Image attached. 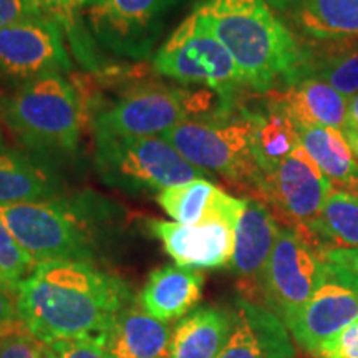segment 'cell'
<instances>
[{"mask_svg":"<svg viewBox=\"0 0 358 358\" xmlns=\"http://www.w3.org/2000/svg\"><path fill=\"white\" fill-rule=\"evenodd\" d=\"M131 303V287L122 277L75 261L37 264L15 292L22 325L43 345L62 338L101 343Z\"/></svg>","mask_w":358,"mask_h":358,"instance_id":"1","label":"cell"},{"mask_svg":"<svg viewBox=\"0 0 358 358\" xmlns=\"http://www.w3.org/2000/svg\"><path fill=\"white\" fill-rule=\"evenodd\" d=\"M194 10L234 58L244 87L266 95L301 80L307 45L266 0H204Z\"/></svg>","mask_w":358,"mask_h":358,"instance_id":"2","label":"cell"},{"mask_svg":"<svg viewBox=\"0 0 358 358\" xmlns=\"http://www.w3.org/2000/svg\"><path fill=\"white\" fill-rule=\"evenodd\" d=\"M0 221L35 264H93L118 224V209L95 192L0 208Z\"/></svg>","mask_w":358,"mask_h":358,"instance_id":"3","label":"cell"},{"mask_svg":"<svg viewBox=\"0 0 358 358\" xmlns=\"http://www.w3.org/2000/svg\"><path fill=\"white\" fill-rule=\"evenodd\" d=\"M0 122L38 158L77 151L83 105L77 90L62 75H45L0 96Z\"/></svg>","mask_w":358,"mask_h":358,"instance_id":"4","label":"cell"},{"mask_svg":"<svg viewBox=\"0 0 358 358\" xmlns=\"http://www.w3.org/2000/svg\"><path fill=\"white\" fill-rule=\"evenodd\" d=\"M159 138L201 171H214L256 191L262 185L264 176L254 159L244 108L234 106L208 118H187Z\"/></svg>","mask_w":358,"mask_h":358,"instance_id":"5","label":"cell"},{"mask_svg":"<svg viewBox=\"0 0 358 358\" xmlns=\"http://www.w3.org/2000/svg\"><path fill=\"white\" fill-rule=\"evenodd\" d=\"M95 134V168L106 186L140 194L159 192L203 178L204 171L158 136L129 138Z\"/></svg>","mask_w":358,"mask_h":358,"instance_id":"6","label":"cell"},{"mask_svg":"<svg viewBox=\"0 0 358 358\" xmlns=\"http://www.w3.org/2000/svg\"><path fill=\"white\" fill-rule=\"evenodd\" d=\"M153 66L163 77L203 85L229 100H236V92L244 87L234 58L196 10L161 45L153 58Z\"/></svg>","mask_w":358,"mask_h":358,"instance_id":"7","label":"cell"},{"mask_svg":"<svg viewBox=\"0 0 358 358\" xmlns=\"http://www.w3.org/2000/svg\"><path fill=\"white\" fill-rule=\"evenodd\" d=\"M179 0H87L82 22L93 43L116 57L143 60L163 34L166 15Z\"/></svg>","mask_w":358,"mask_h":358,"instance_id":"8","label":"cell"},{"mask_svg":"<svg viewBox=\"0 0 358 358\" xmlns=\"http://www.w3.org/2000/svg\"><path fill=\"white\" fill-rule=\"evenodd\" d=\"M327 262L297 231L280 226L261 279L266 307L287 324L307 306L325 277Z\"/></svg>","mask_w":358,"mask_h":358,"instance_id":"9","label":"cell"},{"mask_svg":"<svg viewBox=\"0 0 358 358\" xmlns=\"http://www.w3.org/2000/svg\"><path fill=\"white\" fill-rule=\"evenodd\" d=\"M332 191L329 178L299 145L274 171L264 176L257 192L264 204L274 209L287 227L306 237Z\"/></svg>","mask_w":358,"mask_h":358,"instance_id":"10","label":"cell"},{"mask_svg":"<svg viewBox=\"0 0 358 358\" xmlns=\"http://www.w3.org/2000/svg\"><path fill=\"white\" fill-rule=\"evenodd\" d=\"M71 70L65 32L47 17L0 29V80L20 85Z\"/></svg>","mask_w":358,"mask_h":358,"instance_id":"11","label":"cell"},{"mask_svg":"<svg viewBox=\"0 0 358 358\" xmlns=\"http://www.w3.org/2000/svg\"><path fill=\"white\" fill-rule=\"evenodd\" d=\"M192 95L159 85L129 90L93 118V133L146 138L163 134L186 122Z\"/></svg>","mask_w":358,"mask_h":358,"instance_id":"12","label":"cell"},{"mask_svg":"<svg viewBox=\"0 0 358 358\" xmlns=\"http://www.w3.org/2000/svg\"><path fill=\"white\" fill-rule=\"evenodd\" d=\"M358 317V275L327 262L320 287L285 327L295 342L317 355L325 340L338 334Z\"/></svg>","mask_w":358,"mask_h":358,"instance_id":"13","label":"cell"},{"mask_svg":"<svg viewBox=\"0 0 358 358\" xmlns=\"http://www.w3.org/2000/svg\"><path fill=\"white\" fill-rule=\"evenodd\" d=\"M237 224L213 219L201 224H179L151 219L150 229L179 267L221 268L231 264Z\"/></svg>","mask_w":358,"mask_h":358,"instance_id":"14","label":"cell"},{"mask_svg":"<svg viewBox=\"0 0 358 358\" xmlns=\"http://www.w3.org/2000/svg\"><path fill=\"white\" fill-rule=\"evenodd\" d=\"M303 43L358 40V0H266Z\"/></svg>","mask_w":358,"mask_h":358,"instance_id":"15","label":"cell"},{"mask_svg":"<svg viewBox=\"0 0 358 358\" xmlns=\"http://www.w3.org/2000/svg\"><path fill=\"white\" fill-rule=\"evenodd\" d=\"M231 320L229 338L217 358H295L287 327L266 306L237 297Z\"/></svg>","mask_w":358,"mask_h":358,"instance_id":"16","label":"cell"},{"mask_svg":"<svg viewBox=\"0 0 358 358\" xmlns=\"http://www.w3.org/2000/svg\"><path fill=\"white\" fill-rule=\"evenodd\" d=\"M280 226L262 201L248 199L236 226L229 267L250 289L261 290V279L274 249Z\"/></svg>","mask_w":358,"mask_h":358,"instance_id":"17","label":"cell"},{"mask_svg":"<svg viewBox=\"0 0 358 358\" xmlns=\"http://www.w3.org/2000/svg\"><path fill=\"white\" fill-rule=\"evenodd\" d=\"M250 124V145L262 176H267L301 145L280 92L266 93L257 108H244Z\"/></svg>","mask_w":358,"mask_h":358,"instance_id":"18","label":"cell"},{"mask_svg":"<svg viewBox=\"0 0 358 358\" xmlns=\"http://www.w3.org/2000/svg\"><path fill=\"white\" fill-rule=\"evenodd\" d=\"M156 201L179 224H201L213 219L237 224L248 203V199H237L204 178L168 187L156 196Z\"/></svg>","mask_w":358,"mask_h":358,"instance_id":"19","label":"cell"},{"mask_svg":"<svg viewBox=\"0 0 358 358\" xmlns=\"http://www.w3.org/2000/svg\"><path fill=\"white\" fill-rule=\"evenodd\" d=\"M204 275L196 268L164 266L155 268L141 290L143 310L164 324L194 310L203 297Z\"/></svg>","mask_w":358,"mask_h":358,"instance_id":"20","label":"cell"},{"mask_svg":"<svg viewBox=\"0 0 358 358\" xmlns=\"http://www.w3.org/2000/svg\"><path fill=\"white\" fill-rule=\"evenodd\" d=\"M171 327L138 306L120 313L101 338V345L113 358H169Z\"/></svg>","mask_w":358,"mask_h":358,"instance_id":"21","label":"cell"},{"mask_svg":"<svg viewBox=\"0 0 358 358\" xmlns=\"http://www.w3.org/2000/svg\"><path fill=\"white\" fill-rule=\"evenodd\" d=\"M60 178L42 158L0 150V208L62 196Z\"/></svg>","mask_w":358,"mask_h":358,"instance_id":"22","label":"cell"},{"mask_svg":"<svg viewBox=\"0 0 358 358\" xmlns=\"http://www.w3.org/2000/svg\"><path fill=\"white\" fill-rule=\"evenodd\" d=\"M292 120L303 150L329 178L335 189L358 196V161L342 131Z\"/></svg>","mask_w":358,"mask_h":358,"instance_id":"23","label":"cell"},{"mask_svg":"<svg viewBox=\"0 0 358 358\" xmlns=\"http://www.w3.org/2000/svg\"><path fill=\"white\" fill-rule=\"evenodd\" d=\"M231 322V310L194 308L173 329L169 358H217L229 338Z\"/></svg>","mask_w":358,"mask_h":358,"instance_id":"24","label":"cell"},{"mask_svg":"<svg viewBox=\"0 0 358 358\" xmlns=\"http://www.w3.org/2000/svg\"><path fill=\"white\" fill-rule=\"evenodd\" d=\"M290 116L301 122L343 131L347 127L348 100L329 83L303 77L280 92Z\"/></svg>","mask_w":358,"mask_h":358,"instance_id":"25","label":"cell"},{"mask_svg":"<svg viewBox=\"0 0 358 358\" xmlns=\"http://www.w3.org/2000/svg\"><path fill=\"white\" fill-rule=\"evenodd\" d=\"M303 239L319 252L329 249H358V196L334 187L320 217Z\"/></svg>","mask_w":358,"mask_h":358,"instance_id":"26","label":"cell"},{"mask_svg":"<svg viewBox=\"0 0 358 358\" xmlns=\"http://www.w3.org/2000/svg\"><path fill=\"white\" fill-rule=\"evenodd\" d=\"M306 45L307 62L301 78H319L337 90L340 95L355 96L358 93V40Z\"/></svg>","mask_w":358,"mask_h":358,"instance_id":"27","label":"cell"},{"mask_svg":"<svg viewBox=\"0 0 358 358\" xmlns=\"http://www.w3.org/2000/svg\"><path fill=\"white\" fill-rule=\"evenodd\" d=\"M38 15L47 17L64 29L65 37H69L71 47L83 62H95L93 47L87 30L82 22V8L87 0H25Z\"/></svg>","mask_w":358,"mask_h":358,"instance_id":"28","label":"cell"},{"mask_svg":"<svg viewBox=\"0 0 358 358\" xmlns=\"http://www.w3.org/2000/svg\"><path fill=\"white\" fill-rule=\"evenodd\" d=\"M37 264L22 249L6 224L0 221V285L15 295L20 282L25 279Z\"/></svg>","mask_w":358,"mask_h":358,"instance_id":"29","label":"cell"},{"mask_svg":"<svg viewBox=\"0 0 358 358\" xmlns=\"http://www.w3.org/2000/svg\"><path fill=\"white\" fill-rule=\"evenodd\" d=\"M43 347L45 358H113L93 338H62Z\"/></svg>","mask_w":358,"mask_h":358,"instance_id":"30","label":"cell"},{"mask_svg":"<svg viewBox=\"0 0 358 358\" xmlns=\"http://www.w3.org/2000/svg\"><path fill=\"white\" fill-rule=\"evenodd\" d=\"M317 358H358V317L338 334L325 340Z\"/></svg>","mask_w":358,"mask_h":358,"instance_id":"31","label":"cell"},{"mask_svg":"<svg viewBox=\"0 0 358 358\" xmlns=\"http://www.w3.org/2000/svg\"><path fill=\"white\" fill-rule=\"evenodd\" d=\"M0 358H45V347L30 334H12L0 338Z\"/></svg>","mask_w":358,"mask_h":358,"instance_id":"32","label":"cell"},{"mask_svg":"<svg viewBox=\"0 0 358 358\" xmlns=\"http://www.w3.org/2000/svg\"><path fill=\"white\" fill-rule=\"evenodd\" d=\"M42 17L25 0H0V29L17 22Z\"/></svg>","mask_w":358,"mask_h":358,"instance_id":"33","label":"cell"},{"mask_svg":"<svg viewBox=\"0 0 358 358\" xmlns=\"http://www.w3.org/2000/svg\"><path fill=\"white\" fill-rule=\"evenodd\" d=\"M17 325H22L17 306L12 301L10 292L3 285H0V338L15 334L10 329Z\"/></svg>","mask_w":358,"mask_h":358,"instance_id":"34","label":"cell"},{"mask_svg":"<svg viewBox=\"0 0 358 358\" xmlns=\"http://www.w3.org/2000/svg\"><path fill=\"white\" fill-rule=\"evenodd\" d=\"M325 262L343 267L358 275V249H329L320 252Z\"/></svg>","mask_w":358,"mask_h":358,"instance_id":"35","label":"cell"},{"mask_svg":"<svg viewBox=\"0 0 358 358\" xmlns=\"http://www.w3.org/2000/svg\"><path fill=\"white\" fill-rule=\"evenodd\" d=\"M345 128H355V129H358V93H357L355 96H352L350 101H348L347 127Z\"/></svg>","mask_w":358,"mask_h":358,"instance_id":"36","label":"cell"},{"mask_svg":"<svg viewBox=\"0 0 358 358\" xmlns=\"http://www.w3.org/2000/svg\"><path fill=\"white\" fill-rule=\"evenodd\" d=\"M343 136H345V140L348 143V146H350L352 153L355 158L358 159V129L355 128H345L342 131Z\"/></svg>","mask_w":358,"mask_h":358,"instance_id":"37","label":"cell"},{"mask_svg":"<svg viewBox=\"0 0 358 358\" xmlns=\"http://www.w3.org/2000/svg\"><path fill=\"white\" fill-rule=\"evenodd\" d=\"M6 145H3V134H2V129H0V150H3Z\"/></svg>","mask_w":358,"mask_h":358,"instance_id":"38","label":"cell"}]
</instances>
